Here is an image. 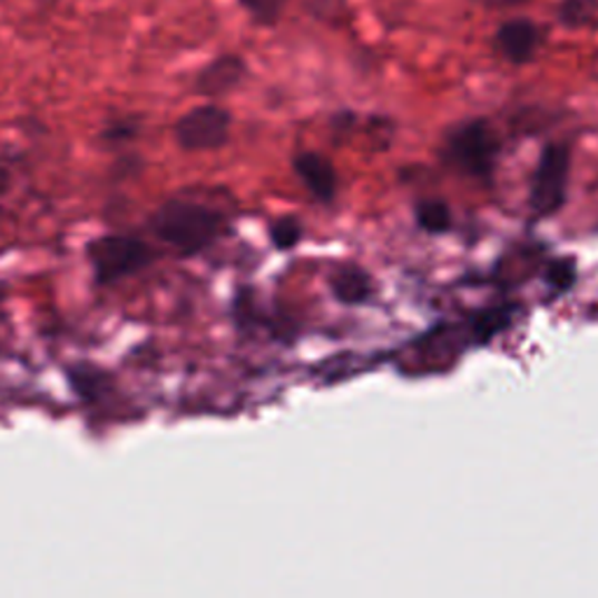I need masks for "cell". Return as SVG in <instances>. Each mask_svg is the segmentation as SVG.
Returning a JSON list of instances; mask_svg holds the SVG:
<instances>
[{"instance_id":"6da1fadb","label":"cell","mask_w":598,"mask_h":598,"mask_svg":"<svg viewBox=\"0 0 598 598\" xmlns=\"http://www.w3.org/2000/svg\"><path fill=\"white\" fill-rule=\"evenodd\" d=\"M225 225L223 210L189 199L166 202L150 218V227L159 242L180 255H197L210 248L225 232Z\"/></svg>"},{"instance_id":"7a4b0ae2","label":"cell","mask_w":598,"mask_h":598,"mask_svg":"<svg viewBox=\"0 0 598 598\" xmlns=\"http://www.w3.org/2000/svg\"><path fill=\"white\" fill-rule=\"evenodd\" d=\"M442 157L474 180H491L500 157V138L489 119H465L444 136Z\"/></svg>"},{"instance_id":"3957f363","label":"cell","mask_w":598,"mask_h":598,"mask_svg":"<svg viewBox=\"0 0 598 598\" xmlns=\"http://www.w3.org/2000/svg\"><path fill=\"white\" fill-rule=\"evenodd\" d=\"M570 148L566 143H547L531 178L529 206L536 218H552L568 199Z\"/></svg>"},{"instance_id":"277c9868","label":"cell","mask_w":598,"mask_h":598,"mask_svg":"<svg viewBox=\"0 0 598 598\" xmlns=\"http://www.w3.org/2000/svg\"><path fill=\"white\" fill-rule=\"evenodd\" d=\"M87 257L91 262L97 283L108 285L146 269L150 265L153 253L136 236L110 234L91 242L87 246Z\"/></svg>"},{"instance_id":"5b68a950","label":"cell","mask_w":598,"mask_h":598,"mask_svg":"<svg viewBox=\"0 0 598 598\" xmlns=\"http://www.w3.org/2000/svg\"><path fill=\"white\" fill-rule=\"evenodd\" d=\"M174 131L178 146L187 153L220 150L229 140L232 112L215 104L197 106L178 119Z\"/></svg>"},{"instance_id":"8992f818","label":"cell","mask_w":598,"mask_h":598,"mask_svg":"<svg viewBox=\"0 0 598 598\" xmlns=\"http://www.w3.org/2000/svg\"><path fill=\"white\" fill-rule=\"evenodd\" d=\"M248 76V63L238 55H223L206 63L195 80V91L206 99H220L232 94Z\"/></svg>"},{"instance_id":"52a82bcc","label":"cell","mask_w":598,"mask_h":598,"mask_svg":"<svg viewBox=\"0 0 598 598\" xmlns=\"http://www.w3.org/2000/svg\"><path fill=\"white\" fill-rule=\"evenodd\" d=\"M493 42H496V50L510 63L521 66V63H529L536 57L540 47V29L531 19L514 17V19H508L506 23H500Z\"/></svg>"},{"instance_id":"ba28073f","label":"cell","mask_w":598,"mask_h":598,"mask_svg":"<svg viewBox=\"0 0 598 598\" xmlns=\"http://www.w3.org/2000/svg\"><path fill=\"white\" fill-rule=\"evenodd\" d=\"M295 176L302 180V185L314 195L321 204H332L337 197V171H334V164L321 155V153H300L293 159Z\"/></svg>"},{"instance_id":"9c48e42d","label":"cell","mask_w":598,"mask_h":598,"mask_svg":"<svg viewBox=\"0 0 598 598\" xmlns=\"http://www.w3.org/2000/svg\"><path fill=\"white\" fill-rule=\"evenodd\" d=\"M330 291L337 302L346 306H361L372 300L374 281L365 269L346 265L330 276Z\"/></svg>"},{"instance_id":"30bf717a","label":"cell","mask_w":598,"mask_h":598,"mask_svg":"<svg viewBox=\"0 0 598 598\" xmlns=\"http://www.w3.org/2000/svg\"><path fill=\"white\" fill-rule=\"evenodd\" d=\"M414 220L425 234H447L453 227V213L442 199H423L414 206Z\"/></svg>"},{"instance_id":"8fae6325","label":"cell","mask_w":598,"mask_h":598,"mask_svg":"<svg viewBox=\"0 0 598 598\" xmlns=\"http://www.w3.org/2000/svg\"><path fill=\"white\" fill-rule=\"evenodd\" d=\"M598 17L596 0H561L559 19L570 29L594 27Z\"/></svg>"},{"instance_id":"7c38bea8","label":"cell","mask_w":598,"mask_h":598,"mask_svg":"<svg viewBox=\"0 0 598 598\" xmlns=\"http://www.w3.org/2000/svg\"><path fill=\"white\" fill-rule=\"evenodd\" d=\"M576 278H578V267H576V259H570V257L555 259L545 274V283L559 295L568 293L572 285H576Z\"/></svg>"},{"instance_id":"4fadbf2b","label":"cell","mask_w":598,"mask_h":598,"mask_svg":"<svg viewBox=\"0 0 598 598\" xmlns=\"http://www.w3.org/2000/svg\"><path fill=\"white\" fill-rule=\"evenodd\" d=\"M269 236H272L274 248H278V251H293L302 242L304 227H302V223L297 218H293V215H285V218H278L272 225Z\"/></svg>"},{"instance_id":"5bb4252c","label":"cell","mask_w":598,"mask_h":598,"mask_svg":"<svg viewBox=\"0 0 598 598\" xmlns=\"http://www.w3.org/2000/svg\"><path fill=\"white\" fill-rule=\"evenodd\" d=\"M244 6V10L257 21L262 27H272L276 23L288 6V0H238Z\"/></svg>"},{"instance_id":"9a60e30c","label":"cell","mask_w":598,"mask_h":598,"mask_svg":"<svg viewBox=\"0 0 598 598\" xmlns=\"http://www.w3.org/2000/svg\"><path fill=\"white\" fill-rule=\"evenodd\" d=\"M138 131V125L134 122V119H115V122H110L104 131V138L108 143H122V140H131Z\"/></svg>"},{"instance_id":"2e32d148","label":"cell","mask_w":598,"mask_h":598,"mask_svg":"<svg viewBox=\"0 0 598 598\" xmlns=\"http://www.w3.org/2000/svg\"><path fill=\"white\" fill-rule=\"evenodd\" d=\"M12 183V174L6 164H0V193H8Z\"/></svg>"}]
</instances>
